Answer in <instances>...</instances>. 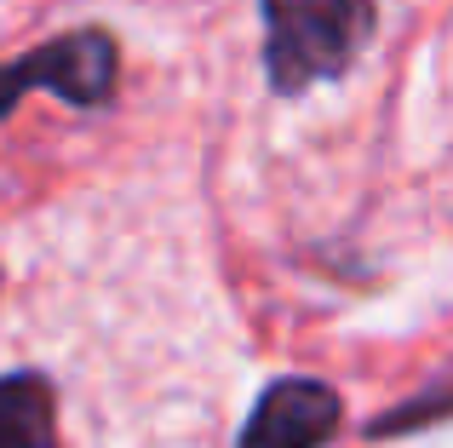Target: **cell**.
<instances>
[{"label": "cell", "mask_w": 453, "mask_h": 448, "mask_svg": "<svg viewBox=\"0 0 453 448\" xmlns=\"http://www.w3.org/2000/svg\"><path fill=\"white\" fill-rule=\"evenodd\" d=\"M448 414V385L431 380L425 385V397H413V403L390 408V414H379L373 426H367V437H396V431H419V426H442Z\"/></svg>", "instance_id": "5"}, {"label": "cell", "mask_w": 453, "mask_h": 448, "mask_svg": "<svg viewBox=\"0 0 453 448\" xmlns=\"http://www.w3.org/2000/svg\"><path fill=\"white\" fill-rule=\"evenodd\" d=\"M58 397L41 368L0 374V448H52Z\"/></svg>", "instance_id": "4"}, {"label": "cell", "mask_w": 453, "mask_h": 448, "mask_svg": "<svg viewBox=\"0 0 453 448\" xmlns=\"http://www.w3.org/2000/svg\"><path fill=\"white\" fill-rule=\"evenodd\" d=\"M35 87L58 92L69 110H110L115 87H121V46H115V35L87 23V29L52 35L46 46H29L23 58L0 64V121Z\"/></svg>", "instance_id": "2"}, {"label": "cell", "mask_w": 453, "mask_h": 448, "mask_svg": "<svg viewBox=\"0 0 453 448\" xmlns=\"http://www.w3.org/2000/svg\"><path fill=\"white\" fill-rule=\"evenodd\" d=\"M339 420H344V403L327 380L288 374V380L265 385V397L253 403L235 448H327Z\"/></svg>", "instance_id": "3"}, {"label": "cell", "mask_w": 453, "mask_h": 448, "mask_svg": "<svg viewBox=\"0 0 453 448\" xmlns=\"http://www.w3.org/2000/svg\"><path fill=\"white\" fill-rule=\"evenodd\" d=\"M265 81L276 98H304L321 81H344L379 29L373 0H258Z\"/></svg>", "instance_id": "1"}]
</instances>
